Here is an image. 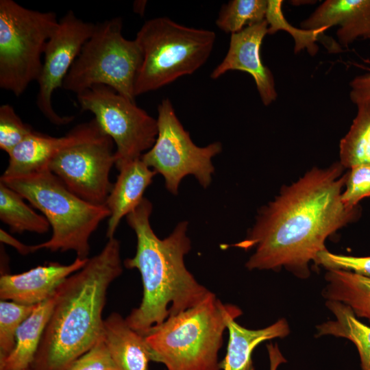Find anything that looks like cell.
I'll use <instances>...</instances> for the list:
<instances>
[{
    "instance_id": "6da1fadb",
    "label": "cell",
    "mask_w": 370,
    "mask_h": 370,
    "mask_svg": "<svg viewBox=\"0 0 370 370\" xmlns=\"http://www.w3.org/2000/svg\"><path fill=\"white\" fill-rule=\"evenodd\" d=\"M344 169L340 162L312 168L261 208L247 238L234 245L255 249L249 270L283 267L301 279L310 275L309 263L326 249L327 238L361 214L359 206L348 208L341 201Z\"/></svg>"
},
{
    "instance_id": "7a4b0ae2",
    "label": "cell",
    "mask_w": 370,
    "mask_h": 370,
    "mask_svg": "<svg viewBox=\"0 0 370 370\" xmlns=\"http://www.w3.org/2000/svg\"><path fill=\"white\" fill-rule=\"evenodd\" d=\"M122 272L120 242L112 237L58 286L32 370H67L103 338L107 292Z\"/></svg>"
},
{
    "instance_id": "3957f363",
    "label": "cell",
    "mask_w": 370,
    "mask_h": 370,
    "mask_svg": "<svg viewBox=\"0 0 370 370\" xmlns=\"http://www.w3.org/2000/svg\"><path fill=\"white\" fill-rule=\"evenodd\" d=\"M152 204L144 197L126 217L137 238L134 257L124 266L141 275L143 295L138 307L125 318L129 325L145 336L169 317L200 303L210 293L186 269L184 256L191 248L186 235L188 222H180L172 233L160 239L149 221Z\"/></svg>"
},
{
    "instance_id": "277c9868",
    "label": "cell",
    "mask_w": 370,
    "mask_h": 370,
    "mask_svg": "<svg viewBox=\"0 0 370 370\" xmlns=\"http://www.w3.org/2000/svg\"><path fill=\"white\" fill-rule=\"evenodd\" d=\"M242 310L223 304L210 291L197 305L169 317L145 335L152 361L167 370H221L218 360L223 334Z\"/></svg>"
},
{
    "instance_id": "5b68a950",
    "label": "cell",
    "mask_w": 370,
    "mask_h": 370,
    "mask_svg": "<svg viewBox=\"0 0 370 370\" xmlns=\"http://www.w3.org/2000/svg\"><path fill=\"white\" fill-rule=\"evenodd\" d=\"M0 182L39 210L49 221L51 236L34 245L36 251L42 249L52 252L73 251L79 258H88L91 235L110 215L105 205H94L75 195L48 166L27 175H1Z\"/></svg>"
},
{
    "instance_id": "8992f818",
    "label": "cell",
    "mask_w": 370,
    "mask_h": 370,
    "mask_svg": "<svg viewBox=\"0 0 370 370\" xmlns=\"http://www.w3.org/2000/svg\"><path fill=\"white\" fill-rule=\"evenodd\" d=\"M135 39L142 52L134 85L136 97L195 72L208 59L216 34L157 17L146 21Z\"/></svg>"
},
{
    "instance_id": "52a82bcc",
    "label": "cell",
    "mask_w": 370,
    "mask_h": 370,
    "mask_svg": "<svg viewBox=\"0 0 370 370\" xmlns=\"http://www.w3.org/2000/svg\"><path fill=\"white\" fill-rule=\"evenodd\" d=\"M119 17L96 24L67 73L62 88L78 94L95 85H105L135 102L134 85L142 62L136 39L122 35Z\"/></svg>"
},
{
    "instance_id": "ba28073f",
    "label": "cell",
    "mask_w": 370,
    "mask_h": 370,
    "mask_svg": "<svg viewBox=\"0 0 370 370\" xmlns=\"http://www.w3.org/2000/svg\"><path fill=\"white\" fill-rule=\"evenodd\" d=\"M55 12L25 8L13 0L0 1V87L21 96L38 81L41 56L58 25Z\"/></svg>"
},
{
    "instance_id": "9c48e42d",
    "label": "cell",
    "mask_w": 370,
    "mask_h": 370,
    "mask_svg": "<svg viewBox=\"0 0 370 370\" xmlns=\"http://www.w3.org/2000/svg\"><path fill=\"white\" fill-rule=\"evenodd\" d=\"M156 120V140L141 160L163 176L166 189L173 195L177 194L181 181L188 175L207 188L214 171L212 159L222 151L221 144L214 142L206 147L194 144L168 98L158 105Z\"/></svg>"
},
{
    "instance_id": "30bf717a",
    "label": "cell",
    "mask_w": 370,
    "mask_h": 370,
    "mask_svg": "<svg viewBox=\"0 0 370 370\" xmlns=\"http://www.w3.org/2000/svg\"><path fill=\"white\" fill-rule=\"evenodd\" d=\"M82 111L92 112L104 134L116 145L115 166L141 158L153 145L158 135L156 119L105 85H95L77 94Z\"/></svg>"
},
{
    "instance_id": "8fae6325",
    "label": "cell",
    "mask_w": 370,
    "mask_h": 370,
    "mask_svg": "<svg viewBox=\"0 0 370 370\" xmlns=\"http://www.w3.org/2000/svg\"><path fill=\"white\" fill-rule=\"evenodd\" d=\"M114 144L102 132L62 150L50 160L48 168L75 195L104 206L113 186L109 176L115 165Z\"/></svg>"
},
{
    "instance_id": "7c38bea8",
    "label": "cell",
    "mask_w": 370,
    "mask_h": 370,
    "mask_svg": "<svg viewBox=\"0 0 370 370\" xmlns=\"http://www.w3.org/2000/svg\"><path fill=\"white\" fill-rule=\"evenodd\" d=\"M95 27L96 24L85 22L69 10L59 20L56 29L47 41L37 81L36 103L52 124L66 125L75 119L73 116L59 115L53 108L52 96L57 88L62 87L64 78Z\"/></svg>"
},
{
    "instance_id": "4fadbf2b",
    "label": "cell",
    "mask_w": 370,
    "mask_h": 370,
    "mask_svg": "<svg viewBox=\"0 0 370 370\" xmlns=\"http://www.w3.org/2000/svg\"><path fill=\"white\" fill-rule=\"evenodd\" d=\"M267 34L268 24L264 20L231 34L225 58L210 74V77L215 79L229 71L248 73L252 76L261 101L266 106L278 96L273 73L264 65L260 56V47Z\"/></svg>"
},
{
    "instance_id": "5bb4252c",
    "label": "cell",
    "mask_w": 370,
    "mask_h": 370,
    "mask_svg": "<svg viewBox=\"0 0 370 370\" xmlns=\"http://www.w3.org/2000/svg\"><path fill=\"white\" fill-rule=\"evenodd\" d=\"M102 132L95 119L76 125L60 137L34 131L8 154V164L2 175L19 176L42 170L47 167L50 160L62 150Z\"/></svg>"
},
{
    "instance_id": "9a60e30c",
    "label": "cell",
    "mask_w": 370,
    "mask_h": 370,
    "mask_svg": "<svg viewBox=\"0 0 370 370\" xmlns=\"http://www.w3.org/2000/svg\"><path fill=\"white\" fill-rule=\"evenodd\" d=\"M88 260L76 257L66 265L50 262L21 273H3L0 278L1 300L36 306L51 297L68 277L84 267Z\"/></svg>"
},
{
    "instance_id": "2e32d148",
    "label": "cell",
    "mask_w": 370,
    "mask_h": 370,
    "mask_svg": "<svg viewBox=\"0 0 370 370\" xmlns=\"http://www.w3.org/2000/svg\"><path fill=\"white\" fill-rule=\"evenodd\" d=\"M338 25L339 43L348 47L362 38L370 40V0H327L301 23L306 30Z\"/></svg>"
},
{
    "instance_id": "e0dca14e",
    "label": "cell",
    "mask_w": 370,
    "mask_h": 370,
    "mask_svg": "<svg viewBox=\"0 0 370 370\" xmlns=\"http://www.w3.org/2000/svg\"><path fill=\"white\" fill-rule=\"evenodd\" d=\"M119 171L105 204L110 212L106 230L108 239L114 237L123 217L140 204L156 174L141 158L125 164Z\"/></svg>"
},
{
    "instance_id": "ac0fdd59",
    "label": "cell",
    "mask_w": 370,
    "mask_h": 370,
    "mask_svg": "<svg viewBox=\"0 0 370 370\" xmlns=\"http://www.w3.org/2000/svg\"><path fill=\"white\" fill-rule=\"evenodd\" d=\"M103 340L117 370H149L152 354L145 336L132 329L118 312L104 319Z\"/></svg>"
},
{
    "instance_id": "d6986e66",
    "label": "cell",
    "mask_w": 370,
    "mask_h": 370,
    "mask_svg": "<svg viewBox=\"0 0 370 370\" xmlns=\"http://www.w3.org/2000/svg\"><path fill=\"white\" fill-rule=\"evenodd\" d=\"M229 339L225 356L221 362L222 370H254L252 353L261 343L275 338H284L290 333L286 320L282 318L262 329L249 330L231 319L227 322Z\"/></svg>"
},
{
    "instance_id": "ffe728a7",
    "label": "cell",
    "mask_w": 370,
    "mask_h": 370,
    "mask_svg": "<svg viewBox=\"0 0 370 370\" xmlns=\"http://www.w3.org/2000/svg\"><path fill=\"white\" fill-rule=\"evenodd\" d=\"M54 303L55 293L35 306L32 312L19 327L14 348L4 363L0 366V370L30 369L50 319Z\"/></svg>"
},
{
    "instance_id": "44dd1931",
    "label": "cell",
    "mask_w": 370,
    "mask_h": 370,
    "mask_svg": "<svg viewBox=\"0 0 370 370\" xmlns=\"http://www.w3.org/2000/svg\"><path fill=\"white\" fill-rule=\"evenodd\" d=\"M323 296L349 306L357 317L370 322V278L351 271L328 270Z\"/></svg>"
},
{
    "instance_id": "7402d4cb",
    "label": "cell",
    "mask_w": 370,
    "mask_h": 370,
    "mask_svg": "<svg viewBox=\"0 0 370 370\" xmlns=\"http://www.w3.org/2000/svg\"><path fill=\"white\" fill-rule=\"evenodd\" d=\"M327 308L335 319L319 325L317 336L330 335L351 341L356 347L362 370H370V327L362 323L344 304L326 300Z\"/></svg>"
},
{
    "instance_id": "603a6c76",
    "label": "cell",
    "mask_w": 370,
    "mask_h": 370,
    "mask_svg": "<svg viewBox=\"0 0 370 370\" xmlns=\"http://www.w3.org/2000/svg\"><path fill=\"white\" fill-rule=\"evenodd\" d=\"M17 192L0 182V219L11 232H31L40 234L49 230L50 224L44 215L35 212Z\"/></svg>"
},
{
    "instance_id": "cb8c5ba5",
    "label": "cell",
    "mask_w": 370,
    "mask_h": 370,
    "mask_svg": "<svg viewBox=\"0 0 370 370\" xmlns=\"http://www.w3.org/2000/svg\"><path fill=\"white\" fill-rule=\"evenodd\" d=\"M356 106V116L339 145V162L348 169L370 164V100Z\"/></svg>"
},
{
    "instance_id": "d4e9b609",
    "label": "cell",
    "mask_w": 370,
    "mask_h": 370,
    "mask_svg": "<svg viewBox=\"0 0 370 370\" xmlns=\"http://www.w3.org/2000/svg\"><path fill=\"white\" fill-rule=\"evenodd\" d=\"M267 0H232L223 5L217 26L231 34L265 20Z\"/></svg>"
},
{
    "instance_id": "484cf974",
    "label": "cell",
    "mask_w": 370,
    "mask_h": 370,
    "mask_svg": "<svg viewBox=\"0 0 370 370\" xmlns=\"http://www.w3.org/2000/svg\"><path fill=\"white\" fill-rule=\"evenodd\" d=\"M36 306L21 304L12 301H0V366L13 351L17 331Z\"/></svg>"
},
{
    "instance_id": "4316f807",
    "label": "cell",
    "mask_w": 370,
    "mask_h": 370,
    "mask_svg": "<svg viewBox=\"0 0 370 370\" xmlns=\"http://www.w3.org/2000/svg\"><path fill=\"white\" fill-rule=\"evenodd\" d=\"M282 0H267L265 20L268 24V34H273L280 29L288 32L294 38L295 53L307 48L310 55H314L318 48L314 42L323 35L327 28L314 30L298 29L290 25L282 12Z\"/></svg>"
},
{
    "instance_id": "83f0119b",
    "label": "cell",
    "mask_w": 370,
    "mask_h": 370,
    "mask_svg": "<svg viewBox=\"0 0 370 370\" xmlns=\"http://www.w3.org/2000/svg\"><path fill=\"white\" fill-rule=\"evenodd\" d=\"M35 130L24 123L10 104L0 106V149L8 154Z\"/></svg>"
},
{
    "instance_id": "f1b7e54d",
    "label": "cell",
    "mask_w": 370,
    "mask_h": 370,
    "mask_svg": "<svg viewBox=\"0 0 370 370\" xmlns=\"http://www.w3.org/2000/svg\"><path fill=\"white\" fill-rule=\"evenodd\" d=\"M345 189L341 201L345 207L354 208L360 200L370 197V164H360L347 172Z\"/></svg>"
},
{
    "instance_id": "f546056e",
    "label": "cell",
    "mask_w": 370,
    "mask_h": 370,
    "mask_svg": "<svg viewBox=\"0 0 370 370\" xmlns=\"http://www.w3.org/2000/svg\"><path fill=\"white\" fill-rule=\"evenodd\" d=\"M328 270H343L370 278V256L356 257L335 254L326 249L320 251L314 262Z\"/></svg>"
},
{
    "instance_id": "4dcf8cb0",
    "label": "cell",
    "mask_w": 370,
    "mask_h": 370,
    "mask_svg": "<svg viewBox=\"0 0 370 370\" xmlns=\"http://www.w3.org/2000/svg\"><path fill=\"white\" fill-rule=\"evenodd\" d=\"M67 370H117L103 338Z\"/></svg>"
},
{
    "instance_id": "1f68e13d",
    "label": "cell",
    "mask_w": 370,
    "mask_h": 370,
    "mask_svg": "<svg viewBox=\"0 0 370 370\" xmlns=\"http://www.w3.org/2000/svg\"><path fill=\"white\" fill-rule=\"evenodd\" d=\"M349 97L357 105L370 100V73L358 75L349 84Z\"/></svg>"
},
{
    "instance_id": "d6a6232c",
    "label": "cell",
    "mask_w": 370,
    "mask_h": 370,
    "mask_svg": "<svg viewBox=\"0 0 370 370\" xmlns=\"http://www.w3.org/2000/svg\"><path fill=\"white\" fill-rule=\"evenodd\" d=\"M0 241L14 247L21 255L25 256L36 252L34 245H28L21 243L3 229L0 230Z\"/></svg>"
},
{
    "instance_id": "836d02e7",
    "label": "cell",
    "mask_w": 370,
    "mask_h": 370,
    "mask_svg": "<svg viewBox=\"0 0 370 370\" xmlns=\"http://www.w3.org/2000/svg\"><path fill=\"white\" fill-rule=\"evenodd\" d=\"M267 347L269 357L270 370H277L280 364L286 362V359L283 357L277 344L270 343Z\"/></svg>"
},
{
    "instance_id": "e575fe53",
    "label": "cell",
    "mask_w": 370,
    "mask_h": 370,
    "mask_svg": "<svg viewBox=\"0 0 370 370\" xmlns=\"http://www.w3.org/2000/svg\"><path fill=\"white\" fill-rule=\"evenodd\" d=\"M26 370H32L31 369H26Z\"/></svg>"
}]
</instances>
